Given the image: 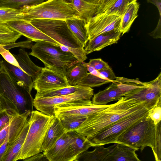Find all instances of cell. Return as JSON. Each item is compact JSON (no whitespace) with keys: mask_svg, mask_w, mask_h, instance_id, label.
<instances>
[{"mask_svg":"<svg viewBox=\"0 0 161 161\" xmlns=\"http://www.w3.org/2000/svg\"><path fill=\"white\" fill-rule=\"evenodd\" d=\"M145 107L144 103L125 99L123 96L110 106L87 116L74 131L86 138L90 137L122 118Z\"/></svg>","mask_w":161,"mask_h":161,"instance_id":"1","label":"cell"},{"mask_svg":"<svg viewBox=\"0 0 161 161\" xmlns=\"http://www.w3.org/2000/svg\"><path fill=\"white\" fill-rule=\"evenodd\" d=\"M30 22L42 32L57 42L67 47L80 62L87 58L81 44L69 27L66 20L61 19H37Z\"/></svg>","mask_w":161,"mask_h":161,"instance_id":"2","label":"cell"},{"mask_svg":"<svg viewBox=\"0 0 161 161\" xmlns=\"http://www.w3.org/2000/svg\"><path fill=\"white\" fill-rule=\"evenodd\" d=\"M29 55L36 58L45 67L65 76L67 69L79 61L71 53L63 50L60 45L50 42H36Z\"/></svg>","mask_w":161,"mask_h":161,"instance_id":"3","label":"cell"},{"mask_svg":"<svg viewBox=\"0 0 161 161\" xmlns=\"http://www.w3.org/2000/svg\"><path fill=\"white\" fill-rule=\"evenodd\" d=\"M55 116L33 110L29 116V127L17 160H24L41 153L44 138Z\"/></svg>","mask_w":161,"mask_h":161,"instance_id":"4","label":"cell"},{"mask_svg":"<svg viewBox=\"0 0 161 161\" xmlns=\"http://www.w3.org/2000/svg\"><path fill=\"white\" fill-rule=\"evenodd\" d=\"M21 9L22 19L27 21L37 19H81L72 3L64 0H48L40 4L25 6Z\"/></svg>","mask_w":161,"mask_h":161,"instance_id":"5","label":"cell"},{"mask_svg":"<svg viewBox=\"0 0 161 161\" xmlns=\"http://www.w3.org/2000/svg\"><path fill=\"white\" fill-rule=\"evenodd\" d=\"M156 125L148 116L136 122L120 135L116 143L128 145L142 152L149 147L152 149L155 144Z\"/></svg>","mask_w":161,"mask_h":161,"instance_id":"6","label":"cell"},{"mask_svg":"<svg viewBox=\"0 0 161 161\" xmlns=\"http://www.w3.org/2000/svg\"><path fill=\"white\" fill-rule=\"evenodd\" d=\"M0 95L20 114L28 111L33 110L34 98L31 93L25 88L18 85L3 67L0 73Z\"/></svg>","mask_w":161,"mask_h":161,"instance_id":"7","label":"cell"},{"mask_svg":"<svg viewBox=\"0 0 161 161\" xmlns=\"http://www.w3.org/2000/svg\"><path fill=\"white\" fill-rule=\"evenodd\" d=\"M148 110L146 108H144L119 119L94 135L86 138L90 143L91 147L116 143L118 138L127 130L147 117Z\"/></svg>","mask_w":161,"mask_h":161,"instance_id":"8","label":"cell"},{"mask_svg":"<svg viewBox=\"0 0 161 161\" xmlns=\"http://www.w3.org/2000/svg\"><path fill=\"white\" fill-rule=\"evenodd\" d=\"M138 79L117 77L105 89L93 95L92 103L99 105H106L111 102L119 100L129 91L144 85Z\"/></svg>","mask_w":161,"mask_h":161,"instance_id":"9","label":"cell"},{"mask_svg":"<svg viewBox=\"0 0 161 161\" xmlns=\"http://www.w3.org/2000/svg\"><path fill=\"white\" fill-rule=\"evenodd\" d=\"M93 90L92 88L84 86L77 91L69 94L34 98L33 106L37 110L45 114L54 115L55 107L80 100H90L94 95Z\"/></svg>","mask_w":161,"mask_h":161,"instance_id":"10","label":"cell"},{"mask_svg":"<svg viewBox=\"0 0 161 161\" xmlns=\"http://www.w3.org/2000/svg\"><path fill=\"white\" fill-rule=\"evenodd\" d=\"M123 97L126 100L143 103L147 109H150L161 99V72L153 80L129 91Z\"/></svg>","mask_w":161,"mask_h":161,"instance_id":"11","label":"cell"},{"mask_svg":"<svg viewBox=\"0 0 161 161\" xmlns=\"http://www.w3.org/2000/svg\"><path fill=\"white\" fill-rule=\"evenodd\" d=\"M121 16L105 12L95 15L86 24L89 41L101 33L112 30L119 32Z\"/></svg>","mask_w":161,"mask_h":161,"instance_id":"12","label":"cell"},{"mask_svg":"<svg viewBox=\"0 0 161 161\" xmlns=\"http://www.w3.org/2000/svg\"><path fill=\"white\" fill-rule=\"evenodd\" d=\"M111 104L99 105L92 103L90 100H82L55 107L54 116L58 118L69 116L87 117L102 111Z\"/></svg>","mask_w":161,"mask_h":161,"instance_id":"13","label":"cell"},{"mask_svg":"<svg viewBox=\"0 0 161 161\" xmlns=\"http://www.w3.org/2000/svg\"><path fill=\"white\" fill-rule=\"evenodd\" d=\"M69 86L65 76L44 67L33 81V88L40 92Z\"/></svg>","mask_w":161,"mask_h":161,"instance_id":"14","label":"cell"},{"mask_svg":"<svg viewBox=\"0 0 161 161\" xmlns=\"http://www.w3.org/2000/svg\"><path fill=\"white\" fill-rule=\"evenodd\" d=\"M6 23L14 31L25 36L32 42L43 41L59 45L33 25L30 22L19 19L9 21Z\"/></svg>","mask_w":161,"mask_h":161,"instance_id":"15","label":"cell"},{"mask_svg":"<svg viewBox=\"0 0 161 161\" xmlns=\"http://www.w3.org/2000/svg\"><path fill=\"white\" fill-rule=\"evenodd\" d=\"M69 146V135L64 133L49 149L43 153L49 161H70Z\"/></svg>","mask_w":161,"mask_h":161,"instance_id":"16","label":"cell"},{"mask_svg":"<svg viewBox=\"0 0 161 161\" xmlns=\"http://www.w3.org/2000/svg\"><path fill=\"white\" fill-rule=\"evenodd\" d=\"M121 35L120 32L114 30L101 33L88 41L84 48V51L87 55L117 43Z\"/></svg>","mask_w":161,"mask_h":161,"instance_id":"17","label":"cell"},{"mask_svg":"<svg viewBox=\"0 0 161 161\" xmlns=\"http://www.w3.org/2000/svg\"><path fill=\"white\" fill-rule=\"evenodd\" d=\"M136 149L120 143H115L103 161H141Z\"/></svg>","mask_w":161,"mask_h":161,"instance_id":"18","label":"cell"},{"mask_svg":"<svg viewBox=\"0 0 161 161\" xmlns=\"http://www.w3.org/2000/svg\"><path fill=\"white\" fill-rule=\"evenodd\" d=\"M69 139V154L71 161H76L78 156L91 147L86 137L75 131L67 132Z\"/></svg>","mask_w":161,"mask_h":161,"instance_id":"19","label":"cell"},{"mask_svg":"<svg viewBox=\"0 0 161 161\" xmlns=\"http://www.w3.org/2000/svg\"><path fill=\"white\" fill-rule=\"evenodd\" d=\"M3 68L19 85L26 88L31 93L33 88V80L31 77L18 67L6 60H2Z\"/></svg>","mask_w":161,"mask_h":161,"instance_id":"20","label":"cell"},{"mask_svg":"<svg viewBox=\"0 0 161 161\" xmlns=\"http://www.w3.org/2000/svg\"><path fill=\"white\" fill-rule=\"evenodd\" d=\"M103 0H72V3L86 22L96 14Z\"/></svg>","mask_w":161,"mask_h":161,"instance_id":"21","label":"cell"},{"mask_svg":"<svg viewBox=\"0 0 161 161\" xmlns=\"http://www.w3.org/2000/svg\"><path fill=\"white\" fill-rule=\"evenodd\" d=\"M13 54L21 69L31 76L34 81L41 71L42 67L36 65L31 59L28 53L23 49L19 50L18 54Z\"/></svg>","mask_w":161,"mask_h":161,"instance_id":"22","label":"cell"},{"mask_svg":"<svg viewBox=\"0 0 161 161\" xmlns=\"http://www.w3.org/2000/svg\"><path fill=\"white\" fill-rule=\"evenodd\" d=\"M29 118L17 138L8 149L3 156L2 161H16L21 150L29 127Z\"/></svg>","mask_w":161,"mask_h":161,"instance_id":"23","label":"cell"},{"mask_svg":"<svg viewBox=\"0 0 161 161\" xmlns=\"http://www.w3.org/2000/svg\"><path fill=\"white\" fill-rule=\"evenodd\" d=\"M139 7L140 4L137 0H134L127 4L125 11L121 18L119 32L122 36L130 30L138 16Z\"/></svg>","mask_w":161,"mask_h":161,"instance_id":"24","label":"cell"},{"mask_svg":"<svg viewBox=\"0 0 161 161\" xmlns=\"http://www.w3.org/2000/svg\"><path fill=\"white\" fill-rule=\"evenodd\" d=\"M64 133L60 119L55 117L53 123L44 138L42 145V151L44 152L49 149Z\"/></svg>","mask_w":161,"mask_h":161,"instance_id":"25","label":"cell"},{"mask_svg":"<svg viewBox=\"0 0 161 161\" xmlns=\"http://www.w3.org/2000/svg\"><path fill=\"white\" fill-rule=\"evenodd\" d=\"M66 21L70 29L84 48L89 41L86 22L81 19L77 18L68 19Z\"/></svg>","mask_w":161,"mask_h":161,"instance_id":"26","label":"cell"},{"mask_svg":"<svg viewBox=\"0 0 161 161\" xmlns=\"http://www.w3.org/2000/svg\"><path fill=\"white\" fill-rule=\"evenodd\" d=\"M88 73L86 63L79 62L67 69L65 76L69 85L74 86L81 81Z\"/></svg>","mask_w":161,"mask_h":161,"instance_id":"27","label":"cell"},{"mask_svg":"<svg viewBox=\"0 0 161 161\" xmlns=\"http://www.w3.org/2000/svg\"><path fill=\"white\" fill-rule=\"evenodd\" d=\"M114 146V145L105 148L102 145L95 147L92 151L87 150L79 155L76 161H103Z\"/></svg>","mask_w":161,"mask_h":161,"instance_id":"28","label":"cell"},{"mask_svg":"<svg viewBox=\"0 0 161 161\" xmlns=\"http://www.w3.org/2000/svg\"><path fill=\"white\" fill-rule=\"evenodd\" d=\"M84 86L77 85L74 86H68L65 87L40 92H37L34 98L51 97L64 95L74 93Z\"/></svg>","mask_w":161,"mask_h":161,"instance_id":"29","label":"cell"},{"mask_svg":"<svg viewBox=\"0 0 161 161\" xmlns=\"http://www.w3.org/2000/svg\"><path fill=\"white\" fill-rule=\"evenodd\" d=\"M48 0H0V8L21 9L25 6H32L42 3Z\"/></svg>","mask_w":161,"mask_h":161,"instance_id":"30","label":"cell"},{"mask_svg":"<svg viewBox=\"0 0 161 161\" xmlns=\"http://www.w3.org/2000/svg\"><path fill=\"white\" fill-rule=\"evenodd\" d=\"M86 118L85 116H69L58 118L66 133L75 130L82 124Z\"/></svg>","mask_w":161,"mask_h":161,"instance_id":"31","label":"cell"},{"mask_svg":"<svg viewBox=\"0 0 161 161\" xmlns=\"http://www.w3.org/2000/svg\"><path fill=\"white\" fill-rule=\"evenodd\" d=\"M22 9L0 8V23H6L9 21L22 19Z\"/></svg>","mask_w":161,"mask_h":161,"instance_id":"32","label":"cell"},{"mask_svg":"<svg viewBox=\"0 0 161 161\" xmlns=\"http://www.w3.org/2000/svg\"><path fill=\"white\" fill-rule=\"evenodd\" d=\"M112 82L92 75L88 73L87 75L77 85L91 88L97 87Z\"/></svg>","mask_w":161,"mask_h":161,"instance_id":"33","label":"cell"},{"mask_svg":"<svg viewBox=\"0 0 161 161\" xmlns=\"http://www.w3.org/2000/svg\"><path fill=\"white\" fill-rule=\"evenodd\" d=\"M156 161H161V123L156 125V135L155 146L152 149Z\"/></svg>","mask_w":161,"mask_h":161,"instance_id":"34","label":"cell"},{"mask_svg":"<svg viewBox=\"0 0 161 161\" xmlns=\"http://www.w3.org/2000/svg\"><path fill=\"white\" fill-rule=\"evenodd\" d=\"M128 3L127 0H117L104 12L108 14L122 16L125 11Z\"/></svg>","mask_w":161,"mask_h":161,"instance_id":"35","label":"cell"},{"mask_svg":"<svg viewBox=\"0 0 161 161\" xmlns=\"http://www.w3.org/2000/svg\"><path fill=\"white\" fill-rule=\"evenodd\" d=\"M21 36V34L16 31L12 33H1L0 45H5L15 42Z\"/></svg>","mask_w":161,"mask_h":161,"instance_id":"36","label":"cell"},{"mask_svg":"<svg viewBox=\"0 0 161 161\" xmlns=\"http://www.w3.org/2000/svg\"><path fill=\"white\" fill-rule=\"evenodd\" d=\"M148 116L153 121L154 124L156 125L161 120V99L152 108L149 109Z\"/></svg>","mask_w":161,"mask_h":161,"instance_id":"37","label":"cell"},{"mask_svg":"<svg viewBox=\"0 0 161 161\" xmlns=\"http://www.w3.org/2000/svg\"><path fill=\"white\" fill-rule=\"evenodd\" d=\"M17 115L18 114H16L13 112L7 109L0 110V131L9 124L13 118Z\"/></svg>","mask_w":161,"mask_h":161,"instance_id":"38","label":"cell"},{"mask_svg":"<svg viewBox=\"0 0 161 161\" xmlns=\"http://www.w3.org/2000/svg\"><path fill=\"white\" fill-rule=\"evenodd\" d=\"M3 46L0 45V54L3 56L4 60L8 62L21 69L13 54H12L9 50L5 48Z\"/></svg>","mask_w":161,"mask_h":161,"instance_id":"39","label":"cell"},{"mask_svg":"<svg viewBox=\"0 0 161 161\" xmlns=\"http://www.w3.org/2000/svg\"><path fill=\"white\" fill-rule=\"evenodd\" d=\"M86 64L91 66L98 71L107 69L110 67L101 58H98L90 60L88 63Z\"/></svg>","mask_w":161,"mask_h":161,"instance_id":"40","label":"cell"},{"mask_svg":"<svg viewBox=\"0 0 161 161\" xmlns=\"http://www.w3.org/2000/svg\"><path fill=\"white\" fill-rule=\"evenodd\" d=\"M33 45L32 41L29 40L18 43H12L3 46L4 47L9 50L11 48L16 47H20L22 48H31Z\"/></svg>","mask_w":161,"mask_h":161,"instance_id":"41","label":"cell"},{"mask_svg":"<svg viewBox=\"0 0 161 161\" xmlns=\"http://www.w3.org/2000/svg\"><path fill=\"white\" fill-rule=\"evenodd\" d=\"M101 76L104 79L112 82L115 80L116 77L110 67L109 68L98 71Z\"/></svg>","mask_w":161,"mask_h":161,"instance_id":"42","label":"cell"},{"mask_svg":"<svg viewBox=\"0 0 161 161\" xmlns=\"http://www.w3.org/2000/svg\"><path fill=\"white\" fill-rule=\"evenodd\" d=\"M117 0H103L100 6L95 14L104 12L111 7Z\"/></svg>","mask_w":161,"mask_h":161,"instance_id":"43","label":"cell"},{"mask_svg":"<svg viewBox=\"0 0 161 161\" xmlns=\"http://www.w3.org/2000/svg\"><path fill=\"white\" fill-rule=\"evenodd\" d=\"M148 35L154 39L161 38V16H159L158 23L155 29Z\"/></svg>","mask_w":161,"mask_h":161,"instance_id":"44","label":"cell"},{"mask_svg":"<svg viewBox=\"0 0 161 161\" xmlns=\"http://www.w3.org/2000/svg\"><path fill=\"white\" fill-rule=\"evenodd\" d=\"M25 161H49L43 153L35 154L24 160Z\"/></svg>","mask_w":161,"mask_h":161,"instance_id":"45","label":"cell"},{"mask_svg":"<svg viewBox=\"0 0 161 161\" xmlns=\"http://www.w3.org/2000/svg\"><path fill=\"white\" fill-rule=\"evenodd\" d=\"M9 143L8 136L0 147V161H2V158L7 151Z\"/></svg>","mask_w":161,"mask_h":161,"instance_id":"46","label":"cell"},{"mask_svg":"<svg viewBox=\"0 0 161 161\" xmlns=\"http://www.w3.org/2000/svg\"><path fill=\"white\" fill-rule=\"evenodd\" d=\"M15 31L6 23H0V34L12 33Z\"/></svg>","mask_w":161,"mask_h":161,"instance_id":"47","label":"cell"},{"mask_svg":"<svg viewBox=\"0 0 161 161\" xmlns=\"http://www.w3.org/2000/svg\"><path fill=\"white\" fill-rule=\"evenodd\" d=\"M148 3H150L155 6L157 8L159 16H161V0H146Z\"/></svg>","mask_w":161,"mask_h":161,"instance_id":"48","label":"cell"},{"mask_svg":"<svg viewBox=\"0 0 161 161\" xmlns=\"http://www.w3.org/2000/svg\"><path fill=\"white\" fill-rule=\"evenodd\" d=\"M3 66L2 64V60H1L0 58V73L1 72Z\"/></svg>","mask_w":161,"mask_h":161,"instance_id":"49","label":"cell"},{"mask_svg":"<svg viewBox=\"0 0 161 161\" xmlns=\"http://www.w3.org/2000/svg\"><path fill=\"white\" fill-rule=\"evenodd\" d=\"M64 0L68 3H72V0Z\"/></svg>","mask_w":161,"mask_h":161,"instance_id":"50","label":"cell"},{"mask_svg":"<svg viewBox=\"0 0 161 161\" xmlns=\"http://www.w3.org/2000/svg\"><path fill=\"white\" fill-rule=\"evenodd\" d=\"M1 110H2V108L1 102L0 98V111Z\"/></svg>","mask_w":161,"mask_h":161,"instance_id":"51","label":"cell"},{"mask_svg":"<svg viewBox=\"0 0 161 161\" xmlns=\"http://www.w3.org/2000/svg\"><path fill=\"white\" fill-rule=\"evenodd\" d=\"M133 0H127V2L128 3Z\"/></svg>","mask_w":161,"mask_h":161,"instance_id":"52","label":"cell"}]
</instances>
